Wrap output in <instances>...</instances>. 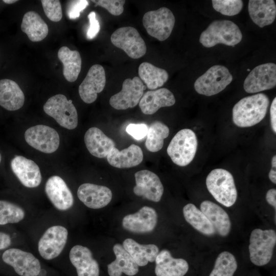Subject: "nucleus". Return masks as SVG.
Listing matches in <instances>:
<instances>
[{
    "label": "nucleus",
    "mask_w": 276,
    "mask_h": 276,
    "mask_svg": "<svg viewBox=\"0 0 276 276\" xmlns=\"http://www.w3.org/2000/svg\"><path fill=\"white\" fill-rule=\"evenodd\" d=\"M46 275V271L44 270L41 269L38 276H45Z\"/></svg>",
    "instance_id": "obj_49"
},
{
    "label": "nucleus",
    "mask_w": 276,
    "mask_h": 276,
    "mask_svg": "<svg viewBox=\"0 0 276 276\" xmlns=\"http://www.w3.org/2000/svg\"><path fill=\"white\" fill-rule=\"evenodd\" d=\"M148 127L145 124H129L126 128V131L134 139L140 140L144 138L147 134Z\"/></svg>",
    "instance_id": "obj_42"
},
{
    "label": "nucleus",
    "mask_w": 276,
    "mask_h": 276,
    "mask_svg": "<svg viewBox=\"0 0 276 276\" xmlns=\"http://www.w3.org/2000/svg\"><path fill=\"white\" fill-rule=\"evenodd\" d=\"M2 259L20 276H38L41 270L39 261L31 253L20 249L6 250L2 255Z\"/></svg>",
    "instance_id": "obj_13"
},
{
    "label": "nucleus",
    "mask_w": 276,
    "mask_h": 276,
    "mask_svg": "<svg viewBox=\"0 0 276 276\" xmlns=\"http://www.w3.org/2000/svg\"><path fill=\"white\" fill-rule=\"evenodd\" d=\"M269 105V98L263 93L244 97L233 108V122L240 127L255 125L264 119Z\"/></svg>",
    "instance_id": "obj_1"
},
{
    "label": "nucleus",
    "mask_w": 276,
    "mask_h": 276,
    "mask_svg": "<svg viewBox=\"0 0 276 276\" xmlns=\"http://www.w3.org/2000/svg\"><path fill=\"white\" fill-rule=\"evenodd\" d=\"M21 29L33 42L41 41L47 37L49 32L47 24L37 13L33 11L25 14Z\"/></svg>",
    "instance_id": "obj_31"
},
{
    "label": "nucleus",
    "mask_w": 276,
    "mask_h": 276,
    "mask_svg": "<svg viewBox=\"0 0 276 276\" xmlns=\"http://www.w3.org/2000/svg\"><path fill=\"white\" fill-rule=\"evenodd\" d=\"M142 21L149 35L159 41H164L171 35L175 19L172 11L163 7L146 12Z\"/></svg>",
    "instance_id": "obj_8"
},
{
    "label": "nucleus",
    "mask_w": 276,
    "mask_h": 276,
    "mask_svg": "<svg viewBox=\"0 0 276 276\" xmlns=\"http://www.w3.org/2000/svg\"><path fill=\"white\" fill-rule=\"evenodd\" d=\"M145 87L139 77L127 78L124 81L121 90L111 97L109 104L118 110L133 108L139 103Z\"/></svg>",
    "instance_id": "obj_12"
},
{
    "label": "nucleus",
    "mask_w": 276,
    "mask_h": 276,
    "mask_svg": "<svg viewBox=\"0 0 276 276\" xmlns=\"http://www.w3.org/2000/svg\"><path fill=\"white\" fill-rule=\"evenodd\" d=\"M206 186L215 200L226 207H231L236 201L237 191L232 174L223 169H215L208 174Z\"/></svg>",
    "instance_id": "obj_3"
},
{
    "label": "nucleus",
    "mask_w": 276,
    "mask_h": 276,
    "mask_svg": "<svg viewBox=\"0 0 276 276\" xmlns=\"http://www.w3.org/2000/svg\"><path fill=\"white\" fill-rule=\"evenodd\" d=\"M157 222V214L152 208L144 206L137 212L124 216L122 220L123 228L135 233L152 232Z\"/></svg>",
    "instance_id": "obj_17"
},
{
    "label": "nucleus",
    "mask_w": 276,
    "mask_h": 276,
    "mask_svg": "<svg viewBox=\"0 0 276 276\" xmlns=\"http://www.w3.org/2000/svg\"><path fill=\"white\" fill-rule=\"evenodd\" d=\"M276 244V233L272 229H254L249 238L248 249L251 262L259 266L271 260Z\"/></svg>",
    "instance_id": "obj_5"
},
{
    "label": "nucleus",
    "mask_w": 276,
    "mask_h": 276,
    "mask_svg": "<svg viewBox=\"0 0 276 276\" xmlns=\"http://www.w3.org/2000/svg\"><path fill=\"white\" fill-rule=\"evenodd\" d=\"M11 168L22 185L36 188L41 183L42 177L38 165L22 156H15L11 161Z\"/></svg>",
    "instance_id": "obj_19"
},
{
    "label": "nucleus",
    "mask_w": 276,
    "mask_h": 276,
    "mask_svg": "<svg viewBox=\"0 0 276 276\" xmlns=\"http://www.w3.org/2000/svg\"><path fill=\"white\" fill-rule=\"evenodd\" d=\"M77 196L87 207L99 209L109 204L111 200L112 194L110 189L107 187L85 183L78 188Z\"/></svg>",
    "instance_id": "obj_20"
},
{
    "label": "nucleus",
    "mask_w": 276,
    "mask_h": 276,
    "mask_svg": "<svg viewBox=\"0 0 276 276\" xmlns=\"http://www.w3.org/2000/svg\"><path fill=\"white\" fill-rule=\"evenodd\" d=\"M186 221L199 233L207 236L215 234L216 231L207 217L194 204L188 203L183 208Z\"/></svg>",
    "instance_id": "obj_33"
},
{
    "label": "nucleus",
    "mask_w": 276,
    "mask_h": 276,
    "mask_svg": "<svg viewBox=\"0 0 276 276\" xmlns=\"http://www.w3.org/2000/svg\"><path fill=\"white\" fill-rule=\"evenodd\" d=\"M89 21V26L87 30L86 36L89 39H93L99 33L100 26L98 20L96 18V13L94 11L90 12L88 15Z\"/></svg>",
    "instance_id": "obj_43"
},
{
    "label": "nucleus",
    "mask_w": 276,
    "mask_h": 276,
    "mask_svg": "<svg viewBox=\"0 0 276 276\" xmlns=\"http://www.w3.org/2000/svg\"><path fill=\"white\" fill-rule=\"evenodd\" d=\"M138 266H144L155 261L159 252L158 247L153 244H140L131 238L125 239L122 244Z\"/></svg>",
    "instance_id": "obj_30"
},
{
    "label": "nucleus",
    "mask_w": 276,
    "mask_h": 276,
    "mask_svg": "<svg viewBox=\"0 0 276 276\" xmlns=\"http://www.w3.org/2000/svg\"><path fill=\"white\" fill-rule=\"evenodd\" d=\"M276 85V65L267 63L255 67L245 78L243 87L248 93L271 89Z\"/></svg>",
    "instance_id": "obj_14"
},
{
    "label": "nucleus",
    "mask_w": 276,
    "mask_h": 276,
    "mask_svg": "<svg viewBox=\"0 0 276 276\" xmlns=\"http://www.w3.org/2000/svg\"><path fill=\"white\" fill-rule=\"evenodd\" d=\"M84 140L89 153L98 158L107 157L115 147L114 141L97 127L89 128L85 133Z\"/></svg>",
    "instance_id": "obj_25"
},
{
    "label": "nucleus",
    "mask_w": 276,
    "mask_h": 276,
    "mask_svg": "<svg viewBox=\"0 0 276 276\" xmlns=\"http://www.w3.org/2000/svg\"><path fill=\"white\" fill-rule=\"evenodd\" d=\"M214 9L223 15L233 16L238 14L243 7L241 0H213Z\"/></svg>",
    "instance_id": "obj_38"
},
{
    "label": "nucleus",
    "mask_w": 276,
    "mask_h": 276,
    "mask_svg": "<svg viewBox=\"0 0 276 276\" xmlns=\"http://www.w3.org/2000/svg\"><path fill=\"white\" fill-rule=\"evenodd\" d=\"M69 257L78 276H99V264L88 248L76 245L71 248Z\"/></svg>",
    "instance_id": "obj_21"
},
{
    "label": "nucleus",
    "mask_w": 276,
    "mask_h": 276,
    "mask_svg": "<svg viewBox=\"0 0 276 276\" xmlns=\"http://www.w3.org/2000/svg\"><path fill=\"white\" fill-rule=\"evenodd\" d=\"M88 1L86 0H75L68 2L66 13L68 18L74 19L78 18L80 13L88 5Z\"/></svg>",
    "instance_id": "obj_41"
},
{
    "label": "nucleus",
    "mask_w": 276,
    "mask_h": 276,
    "mask_svg": "<svg viewBox=\"0 0 276 276\" xmlns=\"http://www.w3.org/2000/svg\"><path fill=\"white\" fill-rule=\"evenodd\" d=\"M44 12L52 21H59L62 17L61 4L58 0H41Z\"/></svg>",
    "instance_id": "obj_39"
},
{
    "label": "nucleus",
    "mask_w": 276,
    "mask_h": 276,
    "mask_svg": "<svg viewBox=\"0 0 276 276\" xmlns=\"http://www.w3.org/2000/svg\"><path fill=\"white\" fill-rule=\"evenodd\" d=\"M95 6H100L106 9L111 14L118 16L124 11V0H97L92 1Z\"/></svg>",
    "instance_id": "obj_40"
},
{
    "label": "nucleus",
    "mask_w": 276,
    "mask_h": 276,
    "mask_svg": "<svg viewBox=\"0 0 276 276\" xmlns=\"http://www.w3.org/2000/svg\"><path fill=\"white\" fill-rule=\"evenodd\" d=\"M175 98L173 93L166 88H161L146 92L139 102V107L145 114H152L159 108L173 105Z\"/></svg>",
    "instance_id": "obj_23"
},
{
    "label": "nucleus",
    "mask_w": 276,
    "mask_h": 276,
    "mask_svg": "<svg viewBox=\"0 0 276 276\" xmlns=\"http://www.w3.org/2000/svg\"><path fill=\"white\" fill-rule=\"evenodd\" d=\"M134 177L136 185L133 191L136 195L153 202L160 200L164 187L155 173L148 170H143L136 172Z\"/></svg>",
    "instance_id": "obj_15"
},
{
    "label": "nucleus",
    "mask_w": 276,
    "mask_h": 276,
    "mask_svg": "<svg viewBox=\"0 0 276 276\" xmlns=\"http://www.w3.org/2000/svg\"><path fill=\"white\" fill-rule=\"evenodd\" d=\"M25 216L24 210L19 206L0 200V225L18 223L24 219Z\"/></svg>",
    "instance_id": "obj_37"
},
{
    "label": "nucleus",
    "mask_w": 276,
    "mask_h": 276,
    "mask_svg": "<svg viewBox=\"0 0 276 276\" xmlns=\"http://www.w3.org/2000/svg\"><path fill=\"white\" fill-rule=\"evenodd\" d=\"M197 148V140L194 132L190 129H183L173 137L167 152L174 164L183 167L193 160Z\"/></svg>",
    "instance_id": "obj_4"
},
{
    "label": "nucleus",
    "mask_w": 276,
    "mask_h": 276,
    "mask_svg": "<svg viewBox=\"0 0 276 276\" xmlns=\"http://www.w3.org/2000/svg\"><path fill=\"white\" fill-rule=\"evenodd\" d=\"M138 74L141 81L144 82L148 88L151 90L162 87L169 78V75L165 70L147 62H143L140 65Z\"/></svg>",
    "instance_id": "obj_34"
},
{
    "label": "nucleus",
    "mask_w": 276,
    "mask_h": 276,
    "mask_svg": "<svg viewBox=\"0 0 276 276\" xmlns=\"http://www.w3.org/2000/svg\"><path fill=\"white\" fill-rule=\"evenodd\" d=\"M11 243L10 236L6 233L0 232V250L8 248Z\"/></svg>",
    "instance_id": "obj_45"
},
{
    "label": "nucleus",
    "mask_w": 276,
    "mask_h": 276,
    "mask_svg": "<svg viewBox=\"0 0 276 276\" xmlns=\"http://www.w3.org/2000/svg\"><path fill=\"white\" fill-rule=\"evenodd\" d=\"M272 168L269 173V178L272 182L276 183V156L274 155L271 160Z\"/></svg>",
    "instance_id": "obj_47"
},
{
    "label": "nucleus",
    "mask_w": 276,
    "mask_h": 276,
    "mask_svg": "<svg viewBox=\"0 0 276 276\" xmlns=\"http://www.w3.org/2000/svg\"><path fill=\"white\" fill-rule=\"evenodd\" d=\"M25 95L14 81L3 79L0 80V105L9 111H14L22 107Z\"/></svg>",
    "instance_id": "obj_28"
},
{
    "label": "nucleus",
    "mask_w": 276,
    "mask_h": 276,
    "mask_svg": "<svg viewBox=\"0 0 276 276\" xmlns=\"http://www.w3.org/2000/svg\"><path fill=\"white\" fill-rule=\"evenodd\" d=\"M58 57L63 64V75L65 79L70 82L75 81L81 68L82 60L79 52L63 46L59 50Z\"/></svg>",
    "instance_id": "obj_32"
},
{
    "label": "nucleus",
    "mask_w": 276,
    "mask_h": 276,
    "mask_svg": "<svg viewBox=\"0 0 276 276\" xmlns=\"http://www.w3.org/2000/svg\"><path fill=\"white\" fill-rule=\"evenodd\" d=\"M237 266L235 256L228 251H222L217 257L209 276H233Z\"/></svg>",
    "instance_id": "obj_36"
},
{
    "label": "nucleus",
    "mask_w": 276,
    "mask_h": 276,
    "mask_svg": "<svg viewBox=\"0 0 276 276\" xmlns=\"http://www.w3.org/2000/svg\"><path fill=\"white\" fill-rule=\"evenodd\" d=\"M233 79L227 68L220 65H214L196 79L194 88L199 94L213 96L224 89Z\"/></svg>",
    "instance_id": "obj_7"
},
{
    "label": "nucleus",
    "mask_w": 276,
    "mask_h": 276,
    "mask_svg": "<svg viewBox=\"0 0 276 276\" xmlns=\"http://www.w3.org/2000/svg\"><path fill=\"white\" fill-rule=\"evenodd\" d=\"M3 2L6 4H13L17 2V0H3Z\"/></svg>",
    "instance_id": "obj_48"
},
{
    "label": "nucleus",
    "mask_w": 276,
    "mask_h": 276,
    "mask_svg": "<svg viewBox=\"0 0 276 276\" xmlns=\"http://www.w3.org/2000/svg\"><path fill=\"white\" fill-rule=\"evenodd\" d=\"M242 38V33L236 24L228 20H217L211 22L201 33L199 41L206 48H211L219 43L234 46Z\"/></svg>",
    "instance_id": "obj_2"
},
{
    "label": "nucleus",
    "mask_w": 276,
    "mask_h": 276,
    "mask_svg": "<svg viewBox=\"0 0 276 276\" xmlns=\"http://www.w3.org/2000/svg\"><path fill=\"white\" fill-rule=\"evenodd\" d=\"M68 231L61 225H54L48 228L38 243L40 255L50 260L57 257L62 251L66 243Z\"/></svg>",
    "instance_id": "obj_11"
},
{
    "label": "nucleus",
    "mask_w": 276,
    "mask_h": 276,
    "mask_svg": "<svg viewBox=\"0 0 276 276\" xmlns=\"http://www.w3.org/2000/svg\"><path fill=\"white\" fill-rule=\"evenodd\" d=\"M169 134V129L167 125L159 121L152 122L146 135V148L152 152L159 151L163 147L164 139Z\"/></svg>",
    "instance_id": "obj_35"
},
{
    "label": "nucleus",
    "mask_w": 276,
    "mask_h": 276,
    "mask_svg": "<svg viewBox=\"0 0 276 276\" xmlns=\"http://www.w3.org/2000/svg\"><path fill=\"white\" fill-rule=\"evenodd\" d=\"M45 192L51 203L60 211L67 210L73 205L74 198L71 190L58 176L54 175L48 179Z\"/></svg>",
    "instance_id": "obj_18"
},
{
    "label": "nucleus",
    "mask_w": 276,
    "mask_h": 276,
    "mask_svg": "<svg viewBox=\"0 0 276 276\" xmlns=\"http://www.w3.org/2000/svg\"><path fill=\"white\" fill-rule=\"evenodd\" d=\"M200 208L213 226L216 233L224 237L229 234L231 229V222L225 211L209 200L202 201Z\"/></svg>",
    "instance_id": "obj_24"
},
{
    "label": "nucleus",
    "mask_w": 276,
    "mask_h": 276,
    "mask_svg": "<svg viewBox=\"0 0 276 276\" xmlns=\"http://www.w3.org/2000/svg\"><path fill=\"white\" fill-rule=\"evenodd\" d=\"M113 251L116 259L107 266L109 276H121L122 273L132 276L139 272V266L122 245L116 244Z\"/></svg>",
    "instance_id": "obj_27"
},
{
    "label": "nucleus",
    "mask_w": 276,
    "mask_h": 276,
    "mask_svg": "<svg viewBox=\"0 0 276 276\" xmlns=\"http://www.w3.org/2000/svg\"><path fill=\"white\" fill-rule=\"evenodd\" d=\"M156 276H183L189 270V264L182 258H174L167 249L158 252L156 257Z\"/></svg>",
    "instance_id": "obj_22"
},
{
    "label": "nucleus",
    "mask_w": 276,
    "mask_h": 276,
    "mask_svg": "<svg viewBox=\"0 0 276 276\" xmlns=\"http://www.w3.org/2000/svg\"><path fill=\"white\" fill-rule=\"evenodd\" d=\"M106 76L103 67L94 64L90 67L87 74L79 86V94L83 102L92 103L97 98L105 86Z\"/></svg>",
    "instance_id": "obj_16"
},
{
    "label": "nucleus",
    "mask_w": 276,
    "mask_h": 276,
    "mask_svg": "<svg viewBox=\"0 0 276 276\" xmlns=\"http://www.w3.org/2000/svg\"><path fill=\"white\" fill-rule=\"evenodd\" d=\"M44 111L62 127L72 130L78 125V114L71 100L62 94L50 98L44 104Z\"/></svg>",
    "instance_id": "obj_6"
},
{
    "label": "nucleus",
    "mask_w": 276,
    "mask_h": 276,
    "mask_svg": "<svg viewBox=\"0 0 276 276\" xmlns=\"http://www.w3.org/2000/svg\"><path fill=\"white\" fill-rule=\"evenodd\" d=\"M1 160H2V156H1V154L0 153V163L1 162Z\"/></svg>",
    "instance_id": "obj_50"
},
{
    "label": "nucleus",
    "mask_w": 276,
    "mask_h": 276,
    "mask_svg": "<svg viewBox=\"0 0 276 276\" xmlns=\"http://www.w3.org/2000/svg\"><path fill=\"white\" fill-rule=\"evenodd\" d=\"M266 200L267 202L274 209H276V190L275 189L269 190L266 194Z\"/></svg>",
    "instance_id": "obj_46"
},
{
    "label": "nucleus",
    "mask_w": 276,
    "mask_h": 276,
    "mask_svg": "<svg viewBox=\"0 0 276 276\" xmlns=\"http://www.w3.org/2000/svg\"><path fill=\"white\" fill-rule=\"evenodd\" d=\"M110 40L114 46L123 50L131 58H140L146 53L145 42L133 27L118 29L111 35Z\"/></svg>",
    "instance_id": "obj_9"
},
{
    "label": "nucleus",
    "mask_w": 276,
    "mask_h": 276,
    "mask_svg": "<svg viewBox=\"0 0 276 276\" xmlns=\"http://www.w3.org/2000/svg\"><path fill=\"white\" fill-rule=\"evenodd\" d=\"M25 139L32 147L45 153L56 151L60 144L59 135L56 130L44 125H37L27 129Z\"/></svg>",
    "instance_id": "obj_10"
},
{
    "label": "nucleus",
    "mask_w": 276,
    "mask_h": 276,
    "mask_svg": "<svg viewBox=\"0 0 276 276\" xmlns=\"http://www.w3.org/2000/svg\"><path fill=\"white\" fill-rule=\"evenodd\" d=\"M270 123L273 131L276 132V98L273 100L270 109Z\"/></svg>",
    "instance_id": "obj_44"
},
{
    "label": "nucleus",
    "mask_w": 276,
    "mask_h": 276,
    "mask_svg": "<svg viewBox=\"0 0 276 276\" xmlns=\"http://www.w3.org/2000/svg\"><path fill=\"white\" fill-rule=\"evenodd\" d=\"M106 157L108 163L114 167L129 168L139 165L143 161V153L139 146L132 144L121 151L113 147Z\"/></svg>",
    "instance_id": "obj_26"
},
{
    "label": "nucleus",
    "mask_w": 276,
    "mask_h": 276,
    "mask_svg": "<svg viewBox=\"0 0 276 276\" xmlns=\"http://www.w3.org/2000/svg\"><path fill=\"white\" fill-rule=\"evenodd\" d=\"M248 12L252 21L260 28L272 24L276 16V5L273 0H250Z\"/></svg>",
    "instance_id": "obj_29"
}]
</instances>
